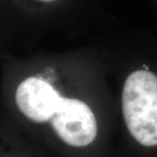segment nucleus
I'll list each match as a JSON object with an SVG mask.
<instances>
[{"mask_svg":"<svg viewBox=\"0 0 157 157\" xmlns=\"http://www.w3.org/2000/svg\"><path fill=\"white\" fill-rule=\"evenodd\" d=\"M122 113L128 132L146 147L157 146V76L136 71L124 82Z\"/></svg>","mask_w":157,"mask_h":157,"instance_id":"obj_1","label":"nucleus"},{"mask_svg":"<svg viewBox=\"0 0 157 157\" xmlns=\"http://www.w3.org/2000/svg\"><path fill=\"white\" fill-rule=\"evenodd\" d=\"M50 122L55 134L73 147L92 144L98 131L93 111L78 99L62 97Z\"/></svg>","mask_w":157,"mask_h":157,"instance_id":"obj_2","label":"nucleus"},{"mask_svg":"<svg viewBox=\"0 0 157 157\" xmlns=\"http://www.w3.org/2000/svg\"><path fill=\"white\" fill-rule=\"evenodd\" d=\"M61 98L51 84L37 77L27 78L15 91L17 108L27 118L38 124L50 121Z\"/></svg>","mask_w":157,"mask_h":157,"instance_id":"obj_3","label":"nucleus"},{"mask_svg":"<svg viewBox=\"0 0 157 157\" xmlns=\"http://www.w3.org/2000/svg\"><path fill=\"white\" fill-rule=\"evenodd\" d=\"M42 1H52V0H42Z\"/></svg>","mask_w":157,"mask_h":157,"instance_id":"obj_4","label":"nucleus"}]
</instances>
